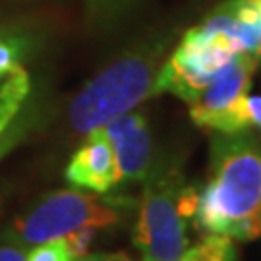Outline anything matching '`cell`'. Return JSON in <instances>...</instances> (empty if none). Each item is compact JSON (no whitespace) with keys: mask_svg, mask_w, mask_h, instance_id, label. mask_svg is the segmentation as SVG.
Returning a JSON list of instances; mask_svg holds the SVG:
<instances>
[{"mask_svg":"<svg viewBox=\"0 0 261 261\" xmlns=\"http://www.w3.org/2000/svg\"><path fill=\"white\" fill-rule=\"evenodd\" d=\"M192 221L203 234L242 242L261 236V141L252 134H213L209 180Z\"/></svg>","mask_w":261,"mask_h":261,"instance_id":"1","label":"cell"},{"mask_svg":"<svg viewBox=\"0 0 261 261\" xmlns=\"http://www.w3.org/2000/svg\"><path fill=\"white\" fill-rule=\"evenodd\" d=\"M199 190L188 184L174 159L155 161L143 178L134 246L141 261H178L190 248L188 221L194 219Z\"/></svg>","mask_w":261,"mask_h":261,"instance_id":"2","label":"cell"},{"mask_svg":"<svg viewBox=\"0 0 261 261\" xmlns=\"http://www.w3.org/2000/svg\"><path fill=\"white\" fill-rule=\"evenodd\" d=\"M165 48L159 41L130 50L91 77L68 107L72 132L87 136L153 97Z\"/></svg>","mask_w":261,"mask_h":261,"instance_id":"3","label":"cell"},{"mask_svg":"<svg viewBox=\"0 0 261 261\" xmlns=\"http://www.w3.org/2000/svg\"><path fill=\"white\" fill-rule=\"evenodd\" d=\"M118 221L120 213L111 199L93 192L56 190L16 217L4 230L2 240L31 248L53 238H62L85 224L107 228Z\"/></svg>","mask_w":261,"mask_h":261,"instance_id":"4","label":"cell"},{"mask_svg":"<svg viewBox=\"0 0 261 261\" xmlns=\"http://www.w3.org/2000/svg\"><path fill=\"white\" fill-rule=\"evenodd\" d=\"M236 55L240 53L224 39L203 37L194 28L188 29L176 50L159 68L155 95L172 93L190 105Z\"/></svg>","mask_w":261,"mask_h":261,"instance_id":"5","label":"cell"},{"mask_svg":"<svg viewBox=\"0 0 261 261\" xmlns=\"http://www.w3.org/2000/svg\"><path fill=\"white\" fill-rule=\"evenodd\" d=\"M259 58L250 53L236 55L223 72L190 103V118L197 128L236 134V107L248 95Z\"/></svg>","mask_w":261,"mask_h":261,"instance_id":"6","label":"cell"},{"mask_svg":"<svg viewBox=\"0 0 261 261\" xmlns=\"http://www.w3.org/2000/svg\"><path fill=\"white\" fill-rule=\"evenodd\" d=\"M112 145L118 184L120 182H143L155 165L153 138L149 122L141 112H126L101 126Z\"/></svg>","mask_w":261,"mask_h":261,"instance_id":"7","label":"cell"},{"mask_svg":"<svg viewBox=\"0 0 261 261\" xmlns=\"http://www.w3.org/2000/svg\"><path fill=\"white\" fill-rule=\"evenodd\" d=\"M64 178L74 188L93 194H107L118 186L116 159L103 128L85 136V141L74 151L70 163L66 165Z\"/></svg>","mask_w":261,"mask_h":261,"instance_id":"8","label":"cell"},{"mask_svg":"<svg viewBox=\"0 0 261 261\" xmlns=\"http://www.w3.org/2000/svg\"><path fill=\"white\" fill-rule=\"evenodd\" d=\"M223 6L236 23L242 53L261 58V0H226Z\"/></svg>","mask_w":261,"mask_h":261,"instance_id":"9","label":"cell"},{"mask_svg":"<svg viewBox=\"0 0 261 261\" xmlns=\"http://www.w3.org/2000/svg\"><path fill=\"white\" fill-rule=\"evenodd\" d=\"M178 261H236L232 238L207 234L194 248H188Z\"/></svg>","mask_w":261,"mask_h":261,"instance_id":"10","label":"cell"},{"mask_svg":"<svg viewBox=\"0 0 261 261\" xmlns=\"http://www.w3.org/2000/svg\"><path fill=\"white\" fill-rule=\"evenodd\" d=\"M68 244L64 236L62 238H53L47 242H41L31 246L28 252V261H72Z\"/></svg>","mask_w":261,"mask_h":261,"instance_id":"11","label":"cell"},{"mask_svg":"<svg viewBox=\"0 0 261 261\" xmlns=\"http://www.w3.org/2000/svg\"><path fill=\"white\" fill-rule=\"evenodd\" d=\"M248 128L261 130V95H246L236 107V130L248 132Z\"/></svg>","mask_w":261,"mask_h":261,"instance_id":"12","label":"cell"},{"mask_svg":"<svg viewBox=\"0 0 261 261\" xmlns=\"http://www.w3.org/2000/svg\"><path fill=\"white\" fill-rule=\"evenodd\" d=\"M97 226L93 224H85V226H80L72 230L70 234H66L64 240L68 244V250H70V255L74 259H82L85 255H89V250H91V242L95 240V234H97Z\"/></svg>","mask_w":261,"mask_h":261,"instance_id":"13","label":"cell"},{"mask_svg":"<svg viewBox=\"0 0 261 261\" xmlns=\"http://www.w3.org/2000/svg\"><path fill=\"white\" fill-rule=\"evenodd\" d=\"M28 246L2 240L0 244V261H28Z\"/></svg>","mask_w":261,"mask_h":261,"instance_id":"14","label":"cell"},{"mask_svg":"<svg viewBox=\"0 0 261 261\" xmlns=\"http://www.w3.org/2000/svg\"><path fill=\"white\" fill-rule=\"evenodd\" d=\"M25 124H28V122H16L12 130L6 132L4 136H0V159L4 157V155H6V153H8V151L18 143V140L23 136Z\"/></svg>","mask_w":261,"mask_h":261,"instance_id":"15","label":"cell"},{"mask_svg":"<svg viewBox=\"0 0 261 261\" xmlns=\"http://www.w3.org/2000/svg\"><path fill=\"white\" fill-rule=\"evenodd\" d=\"M84 261H134L124 252H114V253H89L85 255Z\"/></svg>","mask_w":261,"mask_h":261,"instance_id":"16","label":"cell"},{"mask_svg":"<svg viewBox=\"0 0 261 261\" xmlns=\"http://www.w3.org/2000/svg\"><path fill=\"white\" fill-rule=\"evenodd\" d=\"M72 261H84V257H82V259H72Z\"/></svg>","mask_w":261,"mask_h":261,"instance_id":"17","label":"cell"},{"mask_svg":"<svg viewBox=\"0 0 261 261\" xmlns=\"http://www.w3.org/2000/svg\"><path fill=\"white\" fill-rule=\"evenodd\" d=\"M2 82H4V77H0V84H2Z\"/></svg>","mask_w":261,"mask_h":261,"instance_id":"18","label":"cell"}]
</instances>
